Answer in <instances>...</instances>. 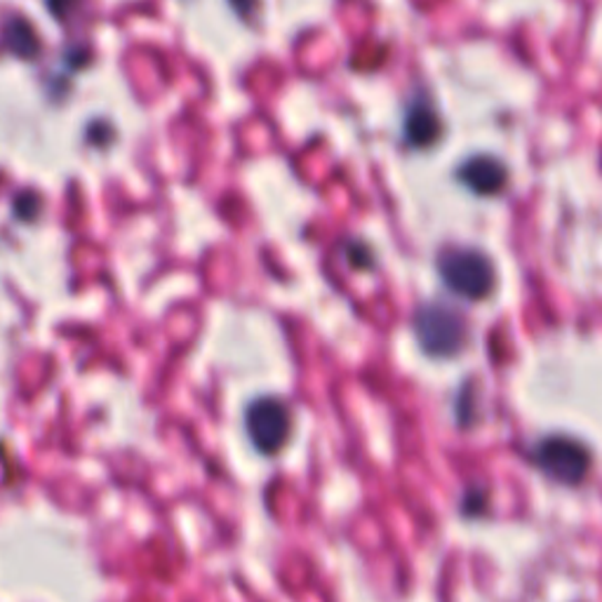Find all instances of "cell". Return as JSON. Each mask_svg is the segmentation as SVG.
<instances>
[{"instance_id": "cell-1", "label": "cell", "mask_w": 602, "mask_h": 602, "mask_svg": "<svg viewBox=\"0 0 602 602\" xmlns=\"http://www.w3.org/2000/svg\"><path fill=\"white\" fill-rule=\"evenodd\" d=\"M415 337L424 354L433 358L457 356L469 339V327L457 308L440 302L424 304L415 314Z\"/></svg>"}, {"instance_id": "cell-2", "label": "cell", "mask_w": 602, "mask_h": 602, "mask_svg": "<svg viewBox=\"0 0 602 602\" xmlns=\"http://www.w3.org/2000/svg\"><path fill=\"white\" fill-rule=\"evenodd\" d=\"M438 274L455 295L480 302L492 293L494 268L492 262L476 249H455L438 259Z\"/></svg>"}, {"instance_id": "cell-3", "label": "cell", "mask_w": 602, "mask_h": 602, "mask_svg": "<svg viewBox=\"0 0 602 602\" xmlns=\"http://www.w3.org/2000/svg\"><path fill=\"white\" fill-rule=\"evenodd\" d=\"M532 461L541 473L560 484H581L591 469V452L570 436H547L532 448Z\"/></svg>"}, {"instance_id": "cell-4", "label": "cell", "mask_w": 602, "mask_h": 602, "mask_svg": "<svg viewBox=\"0 0 602 602\" xmlns=\"http://www.w3.org/2000/svg\"><path fill=\"white\" fill-rule=\"evenodd\" d=\"M245 429L262 455H276L293 433V412L280 398H257L249 402L245 412Z\"/></svg>"}, {"instance_id": "cell-5", "label": "cell", "mask_w": 602, "mask_h": 602, "mask_svg": "<svg viewBox=\"0 0 602 602\" xmlns=\"http://www.w3.org/2000/svg\"><path fill=\"white\" fill-rule=\"evenodd\" d=\"M461 184L476 191L478 196H494L507 186V167H503L492 155H473L459 167Z\"/></svg>"}, {"instance_id": "cell-6", "label": "cell", "mask_w": 602, "mask_h": 602, "mask_svg": "<svg viewBox=\"0 0 602 602\" xmlns=\"http://www.w3.org/2000/svg\"><path fill=\"white\" fill-rule=\"evenodd\" d=\"M440 123L436 113L426 106H412L405 119V137L412 146H429L438 140Z\"/></svg>"}, {"instance_id": "cell-7", "label": "cell", "mask_w": 602, "mask_h": 602, "mask_svg": "<svg viewBox=\"0 0 602 602\" xmlns=\"http://www.w3.org/2000/svg\"><path fill=\"white\" fill-rule=\"evenodd\" d=\"M10 45L19 54H33L35 52V38H33L31 27H27L24 22H17L14 29H10Z\"/></svg>"}]
</instances>
